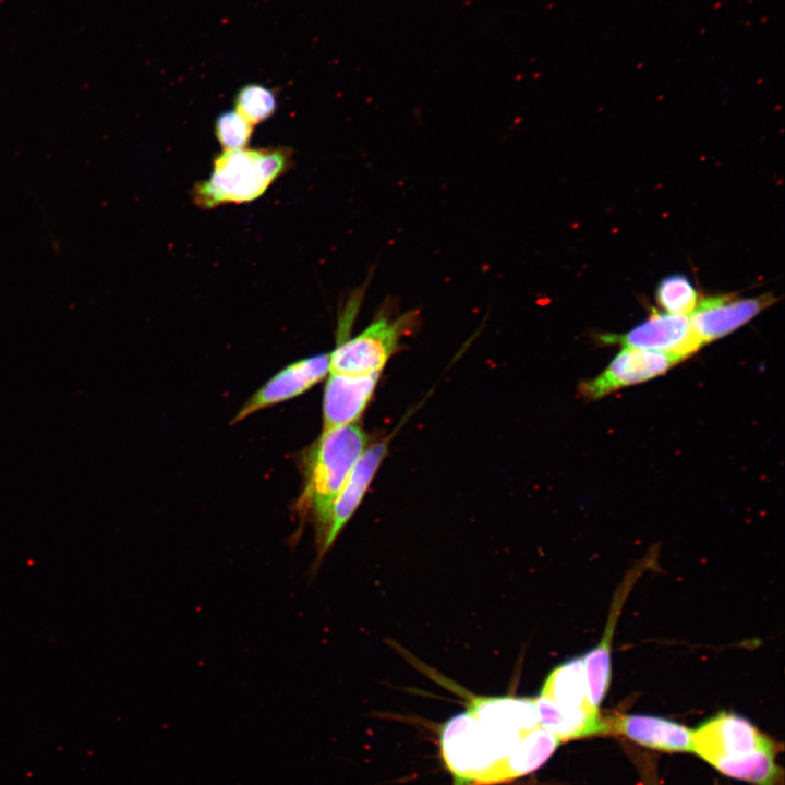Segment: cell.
<instances>
[{"mask_svg":"<svg viewBox=\"0 0 785 785\" xmlns=\"http://www.w3.org/2000/svg\"><path fill=\"white\" fill-rule=\"evenodd\" d=\"M530 732L481 721L467 710L451 716L440 728L439 746L455 785L515 780V757Z\"/></svg>","mask_w":785,"mask_h":785,"instance_id":"cell-1","label":"cell"},{"mask_svg":"<svg viewBox=\"0 0 785 785\" xmlns=\"http://www.w3.org/2000/svg\"><path fill=\"white\" fill-rule=\"evenodd\" d=\"M691 751L726 776L753 785H781L777 742L745 717L721 712L691 730Z\"/></svg>","mask_w":785,"mask_h":785,"instance_id":"cell-2","label":"cell"},{"mask_svg":"<svg viewBox=\"0 0 785 785\" xmlns=\"http://www.w3.org/2000/svg\"><path fill=\"white\" fill-rule=\"evenodd\" d=\"M367 443L366 433L354 423L324 430L303 455V487L297 510L304 519L307 516L314 518L318 542L327 526L334 500L367 448Z\"/></svg>","mask_w":785,"mask_h":785,"instance_id":"cell-3","label":"cell"},{"mask_svg":"<svg viewBox=\"0 0 785 785\" xmlns=\"http://www.w3.org/2000/svg\"><path fill=\"white\" fill-rule=\"evenodd\" d=\"M292 156L288 147L222 150L213 160L209 178L193 186L192 201L202 209L255 201L289 170Z\"/></svg>","mask_w":785,"mask_h":785,"instance_id":"cell-4","label":"cell"},{"mask_svg":"<svg viewBox=\"0 0 785 785\" xmlns=\"http://www.w3.org/2000/svg\"><path fill=\"white\" fill-rule=\"evenodd\" d=\"M410 314L390 319L381 316L359 335L337 345L329 353V372L349 375L381 373L398 348Z\"/></svg>","mask_w":785,"mask_h":785,"instance_id":"cell-5","label":"cell"},{"mask_svg":"<svg viewBox=\"0 0 785 785\" xmlns=\"http://www.w3.org/2000/svg\"><path fill=\"white\" fill-rule=\"evenodd\" d=\"M607 343L657 351L687 359L703 345L691 327L689 315L653 313L648 319L623 335H606Z\"/></svg>","mask_w":785,"mask_h":785,"instance_id":"cell-6","label":"cell"},{"mask_svg":"<svg viewBox=\"0 0 785 785\" xmlns=\"http://www.w3.org/2000/svg\"><path fill=\"white\" fill-rule=\"evenodd\" d=\"M680 361L674 354L624 347L600 375L580 385V392L585 399L595 400L656 377Z\"/></svg>","mask_w":785,"mask_h":785,"instance_id":"cell-7","label":"cell"},{"mask_svg":"<svg viewBox=\"0 0 785 785\" xmlns=\"http://www.w3.org/2000/svg\"><path fill=\"white\" fill-rule=\"evenodd\" d=\"M329 364V354H318L287 365L246 400L232 423L304 394L328 374Z\"/></svg>","mask_w":785,"mask_h":785,"instance_id":"cell-8","label":"cell"},{"mask_svg":"<svg viewBox=\"0 0 785 785\" xmlns=\"http://www.w3.org/2000/svg\"><path fill=\"white\" fill-rule=\"evenodd\" d=\"M775 301L771 293L747 299L733 295L704 298L689 314L691 327L705 345L736 330Z\"/></svg>","mask_w":785,"mask_h":785,"instance_id":"cell-9","label":"cell"},{"mask_svg":"<svg viewBox=\"0 0 785 785\" xmlns=\"http://www.w3.org/2000/svg\"><path fill=\"white\" fill-rule=\"evenodd\" d=\"M388 442L382 440L367 447L352 468L336 496L323 536L319 540V557L333 545L348 520L352 517L367 491L376 471L387 454Z\"/></svg>","mask_w":785,"mask_h":785,"instance_id":"cell-10","label":"cell"},{"mask_svg":"<svg viewBox=\"0 0 785 785\" xmlns=\"http://www.w3.org/2000/svg\"><path fill=\"white\" fill-rule=\"evenodd\" d=\"M379 374L328 372L323 397V431L354 424L372 399Z\"/></svg>","mask_w":785,"mask_h":785,"instance_id":"cell-11","label":"cell"},{"mask_svg":"<svg viewBox=\"0 0 785 785\" xmlns=\"http://www.w3.org/2000/svg\"><path fill=\"white\" fill-rule=\"evenodd\" d=\"M604 720L606 734L660 751H691V729L674 721L643 714H616Z\"/></svg>","mask_w":785,"mask_h":785,"instance_id":"cell-12","label":"cell"},{"mask_svg":"<svg viewBox=\"0 0 785 785\" xmlns=\"http://www.w3.org/2000/svg\"><path fill=\"white\" fill-rule=\"evenodd\" d=\"M534 702L540 725L554 734L560 742L606 734L605 720L597 708H565L542 696L534 698Z\"/></svg>","mask_w":785,"mask_h":785,"instance_id":"cell-13","label":"cell"},{"mask_svg":"<svg viewBox=\"0 0 785 785\" xmlns=\"http://www.w3.org/2000/svg\"><path fill=\"white\" fill-rule=\"evenodd\" d=\"M467 711L481 721L522 732L540 726L534 698L473 697L469 700Z\"/></svg>","mask_w":785,"mask_h":785,"instance_id":"cell-14","label":"cell"},{"mask_svg":"<svg viewBox=\"0 0 785 785\" xmlns=\"http://www.w3.org/2000/svg\"><path fill=\"white\" fill-rule=\"evenodd\" d=\"M540 696L565 708L591 705L582 657H575L555 667L545 679Z\"/></svg>","mask_w":785,"mask_h":785,"instance_id":"cell-15","label":"cell"},{"mask_svg":"<svg viewBox=\"0 0 785 785\" xmlns=\"http://www.w3.org/2000/svg\"><path fill=\"white\" fill-rule=\"evenodd\" d=\"M618 612L619 602H616L613 605L612 619L609 620L611 627L605 630L601 642L582 657L588 700L591 705L597 709L611 684V639Z\"/></svg>","mask_w":785,"mask_h":785,"instance_id":"cell-16","label":"cell"},{"mask_svg":"<svg viewBox=\"0 0 785 785\" xmlns=\"http://www.w3.org/2000/svg\"><path fill=\"white\" fill-rule=\"evenodd\" d=\"M655 300L666 313L680 315H689L699 301L695 286L683 274L664 277L656 287Z\"/></svg>","mask_w":785,"mask_h":785,"instance_id":"cell-17","label":"cell"},{"mask_svg":"<svg viewBox=\"0 0 785 785\" xmlns=\"http://www.w3.org/2000/svg\"><path fill=\"white\" fill-rule=\"evenodd\" d=\"M277 105L275 90L258 83L243 85L234 98V110L253 126L268 120Z\"/></svg>","mask_w":785,"mask_h":785,"instance_id":"cell-18","label":"cell"},{"mask_svg":"<svg viewBox=\"0 0 785 785\" xmlns=\"http://www.w3.org/2000/svg\"><path fill=\"white\" fill-rule=\"evenodd\" d=\"M254 126L235 110L220 113L214 125L216 138L222 150L246 148Z\"/></svg>","mask_w":785,"mask_h":785,"instance_id":"cell-19","label":"cell"},{"mask_svg":"<svg viewBox=\"0 0 785 785\" xmlns=\"http://www.w3.org/2000/svg\"><path fill=\"white\" fill-rule=\"evenodd\" d=\"M641 769L645 785H660L655 774V769L653 768V764L651 762L643 760Z\"/></svg>","mask_w":785,"mask_h":785,"instance_id":"cell-20","label":"cell"}]
</instances>
